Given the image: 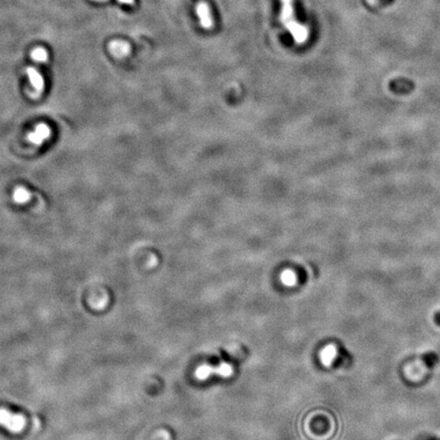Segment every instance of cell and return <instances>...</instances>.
Here are the masks:
<instances>
[{"label":"cell","mask_w":440,"mask_h":440,"mask_svg":"<svg viewBox=\"0 0 440 440\" xmlns=\"http://www.w3.org/2000/svg\"><path fill=\"white\" fill-rule=\"evenodd\" d=\"M282 2V12H281V22L283 26L290 32L291 36L297 43L302 44L308 38V30L300 25L294 16V9L291 7V0H281Z\"/></svg>","instance_id":"1"},{"label":"cell","mask_w":440,"mask_h":440,"mask_svg":"<svg viewBox=\"0 0 440 440\" xmlns=\"http://www.w3.org/2000/svg\"><path fill=\"white\" fill-rule=\"evenodd\" d=\"M121 4H125V5H134L135 0H119Z\"/></svg>","instance_id":"10"},{"label":"cell","mask_w":440,"mask_h":440,"mask_svg":"<svg viewBox=\"0 0 440 440\" xmlns=\"http://www.w3.org/2000/svg\"><path fill=\"white\" fill-rule=\"evenodd\" d=\"M435 321H436L437 324L440 325V312H438V313L435 315Z\"/></svg>","instance_id":"11"},{"label":"cell","mask_w":440,"mask_h":440,"mask_svg":"<svg viewBox=\"0 0 440 440\" xmlns=\"http://www.w3.org/2000/svg\"><path fill=\"white\" fill-rule=\"evenodd\" d=\"M27 75L29 77L30 84L35 89V91L38 93L43 92L45 87V81L43 76L35 67L27 68Z\"/></svg>","instance_id":"4"},{"label":"cell","mask_w":440,"mask_h":440,"mask_svg":"<svg viewBox=\"0 0 440 440\" xmlns=\"http://www.w3.org/2000/svg\"><path fill=\"white\" fill-rule=\"evenodd\" d=\"M422 360H423V362L426 364V366H428L429 368H432V367H434V366L436 365V363L438 362V356H437L435 353L430 352V353H426V354H424V355L422 356Z\"/></svg>","instance_id":"9"},{"label":"cell","mask_w":440,"mask_h":440,"mask_svg":"<svg viewBox=\"0 0 440 440\" xmlns=\"http://www.w3.org/2000/svg\"><path fill=\"white\" fill-rule=\"evenodd\" d=\"M0 426L12 433H20L26 426V419L20 414H14L6 409H0Z\"/></svg>","instance_id":"2"},{"label":"cell","mask_w":440,"mask_h":440,"mask_svg":"<svg viewBox=\"0 0 440 440\" xmlns=\"http://www.w3.org/2000/svg\"><path fill=\"white\" fill-rule=\"evenodd\" d=\"M110 50L112 52L118 56H122V55H126L129 51V45L127 43L124 42H113L110 44Z\"/></svg>","instance_id":"7"},{"label":"cell","mask_w":440,"mask_h":440,"mask_svg":"<svg viewBox=\"0 0 440 440\" xmlns=\"http://www.w3.org/2000/svg\"><path fill=\"white\" fill-rule=\"evenodd\" d=\"M51 136V130L46 124H39L33 132L28 135V140L35 146H41Z\"/></svg>","instance_id":"3"},{"label":"cell","mask_w":440,"mask_h":440,"mask_svg":"<svg viewBox=\"0 0 440 440\" xmlns=\"http://www.w3.org/2000/svg\"><path fill=\"white\" fill-rule=\"evenodd\" d=\"M197 13H198V15L200 17V20H201V26L204 29H210V28H212L213 21H212V19L210 17L209 7L206 4L201 3L197 7Z\"/></svg>","instance_id":"5"},{"label":"cell","mask_w":440,"mask_h":440,"mask_svg":"<svg viewBox=\"0 0 440 440\" xmlns=\"http://www.w3.org/2000/svg\"><path fill=\"white\" fill-rule=\"evenodd\" d=\"M13 199L16 203L23 205L25 203H27L30 199H31V194L30 192L24 188V187H18L15 189L14 194H13Z\"/></svg>","instance_id":"6"},{"label":"cell","mask_w":440,"mask_h":440,"mask_svg":"<svg viewBox=\"0 0 440 440\" xmlns=\"http://www.w3.org/2000/svg\"><path fill=\"white\" fill-rule=\"evenodd\" d=\"M32 59L37 62H46L48 59V54L45 49L43 48H36L31 53Z\"/></svg>","instance_id":"8"}]
</instances>
